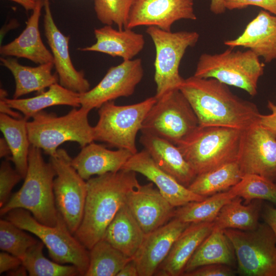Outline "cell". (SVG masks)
Instances as JSON below:
<instances>
[{
  "mask_svg": "<svg viewBox=\"0 0 276 276\" xmlns=\"http://www.w3.org/2000/svg\"><path fill=\"white\" fill-rule=\"evenodd\" d=\"M179 89L189 101L200 126H219L243 130L257 124V106L233 93L227 85L214 78L191 76Z\"/></svg>",
  "mask_w": 276,
  "mask_h": 276,
  "instance_id": "cell-1",
  "label": "cell"
},
{
  "mask_svg": "<svg viewBox=\"0 0 276 276\" xmlns=\"http://www.w3.org/2000/svg\"><path fill=\"white\" fill-rule=\"evenodd\" d=\"M135 173L121 170L86 180L83 216L74 235L88 250L103 239L106 228L126 203L128 194L140 185Z\"/></svg>",
  "mask_w": 276,
  "mask_h": 276,
  "instance_id": "cell-2",
  "label": "cell"
},
{
  "mask_svg": "<svg viewBox=\"0 0 276 276\" xmlns=\"http://www.w3.org/2000/svg\"><path fill=\"white\" fill-rule=\"evenodd\" d=\"M56 176L52 164L44 160L41 150L31 145L23 185L1 208V216L15 209H24L41 223L55 225L58 216L53 189Z\"/></svg>",
  "mask_w": 276,
  "mask_h": 276,
  "instance_id": "cell-3",
  "label": "cell"
},
{
  "mask_svg": "<svg viewBox=\"0 0 276 276\" xmlns=\"http://www.w3.org/2000/svg\"><path fill=\"white\" fill-rule=\"evenodd\" d=\"M242 130L198 126L176 145L196 175L237 160Z\"/></svg>",
  "mask_w": 276,
  "mask_h": 276,
  "instance_id": "cell-4",
  "label": "cell"
},
{
  "mask_svg": "<svg viewBox=\"0 0 276 276\" xmlns=\"http://www.w3.org/2000/svg\"><path fill=\"white\" fill-rule=\"evenodd\" d=\"M76 108L60 117L43 110L34 115L27 123L31 145L51 156L65 142H76L82 148L94 142V128L88 118L90 110Z\"/></svg>",
  "mask_w": 276,
  "mask_h": 276,
  "instance_id": "cell-5",
  "label": "cell"
},
{
  "mask_svg": "<svg viewBox=\"0 0 276 276\" xmlns=\"http://www.w3.org/2000/svg\"><path fill=\"white\" fill-rule=\"evenodd\" d=\"M5 216L17 226L37 236L47 247L54 261L74 265L81 275L85 276L89 263V250L70 232L59 212L54 226L41 223L24 209L12 210Z\"/></svg>",
  "mask_w": 276,
  "mask_h": 276,
  "instance_id": "cell-6",
  "label": "cell"
},
{
  "mask_svg": "<svg viewBox=\"0 0 276 276\" xmlns=\"http://www.w3.org/2000/svg\"><path fill=\"white\" fill-rule=\"evenodd\" d=\"M233 49L229 48L220 53L201 54L194 76L215 79L255 96L258 93L259 79L264 73V65L251 50L234 51Z\"/></svg>",
  "mask_w": 276,
  "mask_h": 276,
  "instance_id": "cell-7",
  "label": "cell"
},
{
  "mask_svg": "<svg viewBox=\"0 0 276 276\" xmlns=\"http://www.w3.org/2000/svg\"><path fill=\"white\" fill-rule=\"evenodd\" d=\"M156 101L154 96L130 105H118L113 101L104 103L98 108L99 120L93 127L94 141L136 153V135Z\"/></svg>",
  "mask_w": 276,
  "mask_h": 276,
  "instance_id": "cell-8",
  "label": "cell"
},
{
  "mask_svg": "<svg viewBox=\"0 0 276 276\" xmlns=\"http://www.w3.org/2000/svg\"><path fill=\"white\" fill-rule=\"evenodd\" d=\"M234 250L236 273L243 276H276V238L265 222L251 231L224 230Z\"/></svg>",
  "mask_w": 276,
  "mask_h": 276,
  "instance_id": "cell-9",
  "label": "cell"
},
{
  "mask_svg": "<svg viewBox=\"0 0 276 276\" xmlns=\"http://www.w3.org/2000/svg\"><path fill=\"white\" fill-rule=\"evenodd\" d=\"M146 32L155 49L154 97L158 99L169 91L179 88L185 79L179 71L181 60L187 50L196 45L199 34L196 31H166L153 26L148 27Z\"/></svg>",
  "mask_w": 276,
  "mask_h": 276,
  "instance_id": "cell-10",
  "label": "cell"
},
{
  "mask_svg": "<svg viewBox=\"0 0 276 276\" xmlns=\"http://www.w3.org/2000/svg\"><path fill=\"white\" fill-rule=\"evenodd\" d=\"M198 126L197 117L192 106L177 89L156 99L144 120L141 131L176 145Z\"/></svg>",
  "mask_w": 276,
  "mask_h": 276,
  "instance_id": "cell-11",
  "label": "cell"
},
{
  "mask_svg": "<svg viewBox=\"0 0 276 276\" xmlns=\"http://www.w3.org/2000/svg\"><path fill=\"white\" fill-rule=\"evenodd\" d=\"M72 158L63 149L50 157L56 176L54 194L58 212L74 234L82 221L87 196V183L71 164Z\"/></svg>",
  "mask_w": 276,
  "mask_h": 276,
  "instance_id": "cell-12",
  "label": "cell"
},
{
  "mask_svg": "<svg viewBox=\"0 0 276 276\" xmlns=\"http://www.w3.org/2000/svg\"><path fill=\"white\" fill-rule=\"evenodd\" d=\"M237 162L242 175L256 174L276 183V137L258 123L242 130Z\"/></svg>",
  "mask_w": 276,
  "mask_h": 276,
  "instance_id": "cell-13",
  "label": "cell"
},
{
  "mask_svg": "<svg viewBox=\"0 0 276 276\" xmlns=\"http://www.w3.org/2000/svg\"><path fill=\"white\" fill-rule=\"evenodd\" d=\"M144 76L140 58L123 60L110 67L102 80L94 88L80 94L81 106L92 110L104 103L120 97H128L134 92Z\"/></svg>",
  "mask_w": 276,
  "mask_h": 276,
  "instance_id": "cell-14",
  "label": "cell"
},
{
  "mask_svg": "<svg viewBox=\"0 0 276 276\" xmlns=\"http://www.w3.org/2000/svg\"><path fill=\"white\" fill-rule=\"evenodd\" d=\"M180 19H197L193 0H133L125 28L153 26L171 31Z\"/></svg>",
  "mask_w": 276,
  "mask_h": 276,
  "instance_id": "cell-15",
  "label": "cell"
},
{
  "mask_svg": "<svg viewBox=\"0 0 276 276\" xmlns=\"http://www.w3.org/2000/svg\"><path fill=\"white\" fill-rule=\"evenodd\" d=\"M43 1L45 35L51 49L59 84L73 91L85 93L90 89V84L85 78L84 72L77 71L73 64L69 53L70 37L65 36L55 24L50 8V0Z\"/></svg>",
  "mask_w": 276,
  "mask_h": 276,
  "instance_id": "cell-16",
  "label": "cell"
},
{
  "mask_svg": "<svg viewBox=\"0 0 276 276\" xmlns=\"http://www.w3.org/2000/svg\"><path fill=\"white\" fill-rule=\"evenodd\" d=\"M190 223L173 218L158 228L145 234L132 259L139 276H152L169 254L174 242Z\"/></svg>",
  "mask_w": 276,
  "mask_h": 276,
  "instance_id": "cell-17",
  "label": "cell"
},
{
  "mask_svg": "<svg viewBox=\"0 0 276 276\" xmlns=\"http://www.w3.org/2000/svg\"><path fill=\"white\" fill-rule=\"evenodd\" d=\"M126 203L145 234L173 218L175 208L151 182L139 185L128 194Z\"/></svg>",
  "mask_w": 276,
  "mask_h": 276,
  "instance_id": "cell-18",
  "label": "cell"
},
{
  "mask_svg": "<svg viewBox=\"0 0 276 276\" xmlns=\"http://www.w3.org/2000/svg\"><path fill=\"white\" fill-rule=\"evenodd\" d=\"M122 170L137 172L145 176L174 208L206 197L193 192L161 169L145 149L133 154Z\"/></svg>",
  "mask_w": 276,
  "mask_h": 276,
  "instance_id": "cell-19",
  "label": "cell"
},
{
  "mask_svg": "<svg viewBox=\"0 0 276 276\" xmlns=\"http://www.w3.org/2000/svg\"><path fill=\"white\" fill-rule=\"evenodd\" d=\"M229 48H247L265 62L276 60V15L260 11L238 37L224 41Z\"/></svg>",
  "mask_w": 276,
  "mask_h": 276,
  "instance_id": "cell-20",
  "label": "cell"
},
{
  "mask_svg": "<svg viewBox=\"0 0 276 276\" xmlns=\"http://www.w3.org/2000/svg\"><path fill=\"white\" fill-rule=\"evenodd\" d=\"M142 133L140 142L155 163L179 183L188 187L197 175L177 146L156 135Z\"/></svg>",
  "mask_w": 276,
  "mask_h": 276,
  "instance_id": "cell-21",
  "label": "cell"
},
{
  "mask_svg": "<svg viewBox=\"0 0 276 276\" xmlns=\"http://www.w3.org/2000/svg\"><path fill=\"white\" fill-rule=\"evenodd\" d=\"M123 149L111 150L93 142L82 148L71 164L80 176L87 180L91 176L116 172L122 169L133 155Z\"/></svg>",
  "mask_w": 276,
  "mask_h": 276,
  "instance_id": "cell-22",
  "label": "cell"
},
{
  "mask_svg": "<svg viewBox=\"0 0 276 276\" xmlns=\"http://www.w3.org/2000/svg\"><path fill=\"white\" fill-rule=\"evenodd\" d=\"M214 226V222L190 223L175 240L155 274L162 276L182 275L187 263Z\"/></svg>",
  "mask_w": 276,
  "mask_h": 276,
  "instance_id": "cell-23",
  "label": "cell"
},
{
  "mask_svg": "<svg viewBox=\"0 0 276 276\" xmlns=\"http://www.w3.org/2000/svg\"><path fill=\"white\" fill-rule=\"evenodd\" d=\"M43 1L37 0L24 31L12 41L1 47L3 56H14L29 59L36 64L54 63V58L43 44L39 29V21Z\"/></svg>",
  "mask_w": 276,
  "mask_h": 276,
  "instance_id": "cell-24",
  "label": "cell"
},
{
  "mask_svg": "<svg viewBox=\"0 0 276 276\" xmlns=\"http://www.w3.org/2000/svg\"><path fill=\"white\" fill-rule=\"evenodd\" d=\"M94 34L96 42L89 47L79 48V50L103 53L129 60L142 51L145 43L143 35L131 29H115L111 26L105 25L96 29Z\"/></svg>",
  "mask_w": 276,
  "mask_h": 276,
  "instance_id": "cell-25",
  "label": "cell"
},
{
  "mask_svg": "<svg viewBox=\"0 0 276 276\" xmlns=\"http://www.w3.org/2000/svg\"><path fill=\"white\" fill-rule=\"evenodd\" d=\"M1 62L13 76L15 88L13 98L18 99L21 96L37 91H45L52 85L58 83L57 73H52L54 63L49 62L32 67L20 64L16 59L1 57Z\"/></svg>",
  "mask_w": 276,
  "mask_h": 276,
  "instance_id": "cell-26",
  "label": "cell"
},
{
  "mask_svg": "<svg viewBox=\"0 0 276 276\" xmlns=\"http://www.w3.org/2000/svg\"><path fill=\"white\" fill-rule=\"evenodd\" d=\"M145 233L126 203L119 210L106 229L103 239L128 257L132 258Z\"/></svg>",
  "mask_w": 276,
  "mask_h": 276,
  "instance_id": "cell-27",
  "label": "cell"
},
{
  "mask_svg": "<svg viewBox=\"0 0 276 276\" xmlns=\"http://www.w3.org/2000/svg\"><path fill=\"white\" fill-rule=\"evenodd\" d=\"M80 94L71 90L58 83L50 86L47 91L28 98L8 99L5 101L10 107L18 110L27 120L43 110L53 106L66 105L81 107Z\"/></svg>",
  "mask_w": 276,
  "mask_h": 276,
  "instance_id": "cell-28",
  "label": "cell"
},
{
  "mask_svg": "<svg viewBox=\"0 0 276 276\" xmlns=\"http://www.w3.org/2000/svg\"><path fill=\"white\" fill-rule=\"evenodd\" d=\"M236 263L234 249L224 230L214 227L187 263L184 273L209 264H222L234 267Z\"/></svg>",
  "mask_w": 276,
  "mask_h": 276,
  "instance_id": "cell-29",
  "label": "cell"
},
{
  "mask_svg": "<svg viewBox=\"0 0 276 276\" xmlns=\"http://www.w3.org/2000/svg\"><path fill=\"white\" fill-rule=\"evenodd\" d=\"M243 199L236 197L221 209L214 221V227L223 230L228 228L241 231L256 229L260 222L264 201L254 200L247 204Z\"/></svg>",
  "mask_w": 276,
  "mask_h": 276,
  "instance_id": "cell-30",
  "label": "cell"
},
{
  "mask_svg": "<svg viewBox=\"0 0 276 276\" xmlns=\"http://www.w3.org/2000/svg\"><path fill=\"white\" fill-rule=\"evenodd\" d=\"M24 117L15 119L0 113V129L10 147L11 156L9 160L25 178L28 167V156L31 147L27 123Z\"/></svg>",
  "mask_w": 276,
  "mask_h": 276,
  "instance_id": "cell-31",
  "label": "cell"
},
{
  "mask_svg": "<svg viewBox=\"0 0 276 276\" xmlns=\"http://www.w3.org/2000/svg\"><path fill=\"white\" fill-rule=\"evenodd\" d=\"M242 176L236 160L197 175L188 188L198 195L208 197L229 190Z\"/></svg>",
  "mask_w": 276,
  "mask_h": 276,
  "instance_id": "cell-32",
  "label": "cell"
},
{
  "mask_svg": "<svg viewBox=\"0 0 276 276\" xmlns=\"http://www.w3.org/2000/svg\"><path fill=\"white\" fill-rule=\"evenodd\" d=\"M235 196L228 190L206 197L199 201H192L175 209L174 216L189 223L214 222L222 208Z\"/></svg>",
  "mask_w": 276,
  "mask_h": 276,
  "instance_id": "cell-33",
  "label": "cell"
},
{
  "mask_svg": "<svg viewBox=\"0 0 276 276\" xmlns=\"http://www.w3.org/2000/svg\"><path fill=\"white\" fill-rule=\"evenodd\" d=\"M89 263L85 276H117L132 258L102 239L89 250Z\"/></svg>",
  "mask_w": 276,
  "mask_h": 276,
  "instance_id": "cell-34",
  "label": "cell"
},
{
  "mask_svg": "<svg viewBox=\"0 0 276 276\" xmlns=\"http://www.w3.org/2000/svg\"><path fill=\"white\" fill-rule=\"evenodd\" d=\"M44 244L40 241L30 247L22 259V264L31 276L81 275L74 265H64L52 261L43 255Z\"/></svg>",
  "mask_w": 276,
  "mask_h": 276,
  "instance_id": "cell-35",
  "label": "cell"
},
{
  "mask_svg": "<svg viewBox=\"0 0 276 276\" xmlns=\"http://www.w3.org/2000/svg\"><path fill=\"white\" fill-rule=\"evenodd\" d=\"M247 204L254 200H266L276 207V183L256 174H245L240 181L229 189Z\"/></svg>",
  "mask_w": 276,
  "mask_h": 276,
  "instance_id": "cell-36",
  "label": "cell"
},
{
  "mask_svg": "<svg viewBox=\"0 0 276 276\" xmlns=\"http://www.w3.org/2000/svg\"><path fill=\"white\" fill-rule=\"evenodd\" d=\"M6 219L0 220V249L20 259L38 241Z\"/></svg>",
  "mask_w": 276,
  "mask_h": 276,
  "instance_id": "cell-37",
  "label": "cell"
},
{
  "mask_svg": "<svg viewBox=\"0 0 276 276\" xmlns=\"http://www.w3.org/2000/svg\"><path fill=\"white\" fill-rule=\"evenodd\" d=\"M133 0H94L98 19L105 25L115 24L118 29L126 28Z\"/></svg>",
  "mask_w": 276,
  "mask_h": 276,
  "instance_id": "cell-38",
  "label": "cell"
},
{
  "mask_svg": "<svg viewBox=\"0 0 276 276\" xmlns=\"http://www.w3.org/2000/svg\"><path fill=\"white\" fill-rule=\"evenodd\" d=\"M21 179V175L13 168L9 160L2 162L0 166V208L3 207L11 197L14 187Z\"/></svg>",
  "mask_w": 276,
  "mask_h": 276,
  "instance_id": "cell-39",
  "label": "cell"
},
{
  "mask_svg": "<svg viewBox=\"0 0 276 276\" xmlns=\"http://www.w3.org/2000/svg\"><path fill=\"white\" fill-rule=\"evenodd\" d=\"M236 272L229 265L212 264L199 267L192 271L185 272V276H233Z\"/></svg>",
  "mask_w": 276,
  "mask_h": 276,
  "instance_id": "cell-40",
  "label": "cell"
},
{
  "mask_svg": "<svg viewBox=\"0 0 276 276\" xmlns=\"http://www.w3.org/2000/svg\"><path fill=\"white\" fill-rule=\"evenodd\" d=\"M226 9H242L249 6L260 7L276 15V0H223Z\"/></svg>",
  "mask_w": 276,
  "mask_h": 276,
  "instance_id": "cell-41",
  "label": "cell"
},
{
  "mask_svg": "<svg viewBox=\"0 0 276 276\" xmlns=\"http://www.w3.org/2000/svg\"><path fill=\"white\" fill-rule=\"evenodd\" d=\"M267 107L271 113L261 114L258 124L276 137V104L268 101Z\"/></svg>",
  "mask_w": 276,
  "mask_h": 276,
  "instance_id": "cell-42",
  "label": "cell"
},
{
  "mask_svg": "<svg viewBox=\"0 0 276 276\" xmlns=\"http://www.w3.org/2000/svg\"><path fill=\"white\" fill-rule=\"evenodd\" d=\"M22 265V260L10 253L3 251L0 252V273L9 272Z\"/></svg>",
  "mask_w": 276,
  "mask_h": 276,
  "instance_id": "cell-43",
  "label": "cell"
},
{
  "mask_svg": "<svg viewBox=\"0 0 276 276\" xmlns=\"http://www.w3.org/2000/svg\"><path fill=\"white\" fill-rule=\"evenodd\" d=\"M261 216L264 222L272 230L276 238V207L264 203Z\"/></svg>",
  "mask_w": 276,
  "mask_h": 276,
  "instance_id": "cell-44",
  "label": "cell"
},
{
  "mask_svg": "<svg viewBox=\"0 0 276 276\" xmlns=\"http://www.w3.org/2000/svg\"><path fill=\"white\" fill-rule=\"evenodd\" d=\"M8 96L7 91L4 88L0 89V112L15 119H22L24 117L21 113L17 112L10 107L5 101Z\"/></svg>",
  "mask_w": 276,
  "mask_h": 276,
  "instance_id": "cell-45",
  "label": "cell"
},
{
  "mask_svg": "<svg viewBox=\"0 0 276 276\" xmlns=\"http://www.w3.org/2000/svg\"><path fill=\"white\" fill-rule=\"evenodd\" d=\"M117 276H139L136 265L132 259L123 266Z\"/></svg>",
  "mask_w": 276,
  "mask_h": 276,
  "instance_id": "cell-46",
  "label": "cell"
},
{
  "mask_svg": "<svg viewBox=\"0 0 276 276\" xmlns=\"http://www.w3.org/2000/svg\"><path fill=\"white\" fill-rule=\"evenodd\" d=\"M223 0H211L210 10L216 15L221 14L225 12Z\"/></svg>",
  "mask_w": 276,
  "mask_h": 276,
  "instance_id": "cell-47",
  "label": "cell"
},
{
  "mask_svg": "<svg viewBox=\"0 0 276 276\" xmlns=\"http://www.w3.org/2000/svg\"><path fill=\"white\" fill-rule=\"evenodd\" d=\"M11 156L10 147L4 137L0 139V157L9 159Z\"/></svg>",
  "mask_w": 276,
  "mask_h": 276,
  "instance_id": "cell-48",
  "label": "cell"
},
{
  "mask_svg": "<svg viewBox=\"0 0 276 276\" xmlns=\"http://www.w3.org/2000/svg\"><path fill=\"white\" fill-rule=\"evenodd\" d=\"M21 6L26 11L32 10L34 9L36 2L34 0H10Z\"/></svg>",
  "mask_w": 276,
  "mask_h": 276,
  "instance_id": "cell-49",
  "label": "cell"
},
{
  "mask_svg": "<svg viewBox=\"0 0 276 276\" xmlns=\"http://www.w3.org/2000/svg\"><path fill=\"white\" fill-rule=\"evenodd\" d=\"M28 271L25 267L22 264L17 268L8 272V275L20 276L27 275Z\"/></svg>",
  "mask_w": 276,
  "mask_h": 276,
  "instance_id": "cell-50",
  "label": "cell"
},
{
  "mask_svg": "<svg viewBox=\"0 0 276 276\" xmlns=\"http://www.w3.org/2000/svg\"><path fill=\"white\" fill-rule=\"evenodd\" d=\"M275 98H276V90H275Z\"/></svg>",
  "mask_w": 276,
  "mask_h": 276,
  "instance_id": "cell-51",
  "label": "cell"
},
{
  "mask_svg": "<svg viewBox=\"0 0 276 276\" xmlns=\"http://www.w3.org/2000/svg\"><path fill=\"white\" fill-rule=\"evenodd\" d=\"M34 1L35 2H36V1H37V0H34Z\"/></svg>",
  "mask_w": 276,
  "mask_h": 276,
  "instance_id": "cell-52",
  "label": "cell"
}]
</instances>
